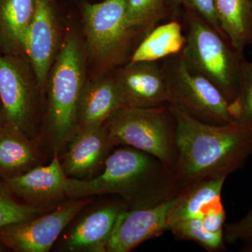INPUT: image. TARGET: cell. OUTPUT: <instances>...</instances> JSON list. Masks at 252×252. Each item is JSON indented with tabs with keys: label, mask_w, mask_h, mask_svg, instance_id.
<instances>
[{
	"label": "cell",
	"mask_w": 252,
	"mask_h": 252,
	"mask_svg": "<svg viewBox=\"0 0 252 252\" xmlns=\"http://www.w3.org/2000/svg\"><path fill=\"white\" fill-rule=\"evenodd\" d=\"M122 107L112 73L85 83L78 104L79 128L103 126Z\"/></svg>",
	"instance_id": "e0dca14e"
},
{
	"label": "cell",
	"mask_w": 252,
	"mask_h": 252,
	"mask_svg": "<svg viewBox=\"0 0 252 252\" xmlns=\"http://www.w3.org/2000/svg\"><path fill=\"white\" fill-rule=\"evenodd\" d=\"M176 196L155 206L126 209L121 212L107 244V252H130L169 230V212Z\"/></svg>",
	"instance_id": "7c38bea8"
},
{
	"label": "cell",
	"mask_w": 252,
	"mask_h": 252,
	"mask_svg": "<svg viewBox=\"0 0 252 252\" xmlns=\"http://www.w3.org/2000/svg\"><path fill=\"white\" fill-rule=\"evenodd\" d=\"M226 177L204 179L182 189L168 215V225L176 220L203 217L223 207L221 191Z\"/></svg>",
	"instance_id": "ac0fdd59"
},
{
	"label": "cell",
	"mask_w": 252,
	"mask_h": 252,
	"mask_svg": "<svg viewBox=\"0 0 252 252\" xmlns=\"http://www.w3.org/2000/svg\"><path fill=\"white\" fill-rule=\"evenodd\" d=\"M124 202H109L94 207L74 223L62 240V249L70 252H107V244Z\"/></svg>",
	"instance_id": "5bb4252c"
},
{
	"label": "cell",
	"mask_w": 252,
	"mask_h": 252,
	"mask_svg": "<svg viewBox=\"0 0 252 252\" xmlns=\"http://www.w3.org/2000/svg\"><path fill=\"white\" fill-rule=\"evenodd\" d=\"M103 172L88 180L67 178L68 198L120 195L128 209L155 206L181 191L172 169L157 158L124 146L111 153Z\"/></svg>",
	"instance_id": "7a4b0ae2"
},
{
	"label": "cell",
	"mask_w": 252,
	"mask_h": 252,
	"mask_svg": "<svg viewBox=\"0 0 252 252\" xmlns=\"http://www.w3.org/2000/svg\"><path fill=\"white\" fill-rule=\"evenodd\" d=\"M175 238L184 240H191L210 252L223 251L225 250L223 233H212L204 226L200 219L190 218L176 220L169 225Z\"/></svg>",
	"instance_id": "603a6c76"
},
{
	"label": "cell",
	"mask_w": 252,
	"mask_h": 252,
	"mask_svg": "<svg viewBox=\"0 0 252 252\" xmlns=\"http://www.w3.org/2000/svg\"><path fill=\"white\" fill-rule=\"evenodd\" d=\"M23 56L0 54V102L6 123L40 144L35 88Z\"/></svg>",
	"instance_id": "9c48e42d"
},
{
	"label": "cell",
	"mask_w": 252,
	"mask_h": 252,
	"mask_svg": "<svg viewBox=\"0 0 252 252\" xmlns=\"http://www.w3.org/2000/svg\"><path fill=\"white\" fill-rule=\"evenodd\" d=\"M46 160L44 149L14 126L6 125L0 131V180L23 175Z\"/></svg>",
	"instance_id": "2e32d148"
},
{
	"label": "cell",
	"mask_w": 252,
	"mask_h": 252,
	"mask_svg": "<svg viewBox=\"0 0 252 252\" xmlns=\"http://www.w3.org/2000/svg\"><path fill=\"white\" fill-rule=\"evenodd\" d=\"M166 19H174L171 0H126L127 25L143 38Z\"/></svg>",
	"instance_id": "7402d4cb"
},
{
	"label": "cell",
	"mask_w": 252,
	"mask_h": 252,
	"mask_svg": "<svg viewBox=\"0 0 252 252\" xmlns=\"http://www.w3.org/2000/svg\"><path fill=\"white\" fill-rule=\"evenodd\" d=\"M161 66L168 103L203 122L233 124L229 103L223 94L206 78L190 70L180 54L163 59Z\"/></svg>",
	"instance_id": "52a82bcc"
},
{
	"label": "cell",
	"mask_w": 252,
	"mask_h": 252,
	"mask_svg": "<svg viewBox=\"0 0 252 252\" xmlns=\"http://www.w3.org/2000/svg\"><path fill=\"white\" fill-rule=\"evenodd\" d=\"M222 30L233 46L244 52L252 44V0H215Z\"/></svg>",
	"instance_id": "44dd1931"
},
{
	"label": "cell",
	"mask_w": 252,
	"mask_h": 252,
	"mask_svg": "<svg viewBox=\"0 0 252 252\" xmlns=\"http://www.w3.org/2000/svg\"><path fill=\"white\" fill-rule=\"evenodd\" d=\"M59 33L53 0H36L35 11L28 30L25 55L38 85L42 86L59 52Z\"/></svg>",
	"instance_id": "4fadbf2b"
},
{
	"label": "cell",
	"mask_w": 252,
	"mask_h": 252,
	"mask_svg": "<svg viewBox=\"0 0 252 252\" xmlns=\"http://www.w3.org/2000/svg\"><path fill=\"white\" fill-rule=\"evenodd\" d=\"M112 74L122 107L148 108L168 103L166 83L159 61H129Z\"/></svg>",
	"instance_id": "30bf717a"
},
{
	"label": "cell",
	"mask_w": 252,
	"mask_h": 252,
	"mask_svg": "<svg viewBox=\"0 0 252 252\" xmlns=\"http://www.w3.org/2000/svg\"><path fill=\"white\" fill-rule=\"evenodd\" d=\"M186 36L179 19L160 23L149 32L134 50L130 61H160L180 54L185 47Z\"/></svg>",
	"instance_id": "ffe728a7"
},
{
	"label": "cell",
	"mask_w": 252,
	"mask_h": 252,
	"mask_svg": "<svg viewBox=\"0 0 252 252\" xmlns=\"http://www.w3.org/2000/svg\"><path fill=\"white\" fill-rule=\"evenodd\" d=\"M171 6L174 19H178L182 7L189 8L200 15L220 35L228 39L219 21L215 0H171Z\"/></svg>",
	"instance_id": "484cf974"
},
{
	"label": "cell",
	"mask_w": 252,
	"mask_h": 252,
	"mask_svg": "<svg viewBox=\"0 0 252 252\" xmlns=\"http://www.w3.org/2000/svg\"><path fill=\"white\" fill-rule=\"evenodd\" d=\"M229 112L234 124L252 132V62L244 63L238 95Z\"/></svg>",
	"instance_id": "cb8c5ba5"
},
{
	"label": "cell",
	"mask_w": 252,
	"mask_h": 252,
	"mask_svg": "<svg viewBox=\"0 0 252 252\" xmlns=\"http://www.w3.org/2000/svg\"><path fill=\"white\" fill-rule=\"evenodd\" d=\"M6 119H5L2 107H1V102H0V131L2 130L3 127L6 125Z\"/></svg>",
	"instance_id": "f1b7e54d"
},
{
	"label": "cell",
	"mask_w": 252,
	"mask_h": 252,
	"mask_svg": "<svg viewBox=\"0 0 252 252\" xmlns=\"http://www.w3.org/2000/svg\"><path fill=\"white\" fill-rule=\"evenodd\" d=\"M223 235L225 243L228 245H234L238 241L252 244V207L241 220L224 224Z\"/></svg>",
	"instance_id": "4316f807"
},
{
	"label": "cell",
	"mask_w": 252,
	"mask_h": 252,
	"mask_svg": "<svg viewBox=\"0 0 252 252\" xmlns=\"http://www.w3.org/2000/svg\"><path fill=\"white\" fill-rule=\"evenodd\" d=\"M204 226L212 233H223L225 224V212L224 207L207 214L201 219Z\"/></svg>",
	"instance_id": "83f0119b"
},
{
	"label": "cell",
	"mask_w": 252,
	"mask_h": 252,
	"mask_svg": "<svg viewBox=\"0 0 252 252\" xmlns=\"http://www.w3.org/2000/svg\"><path fill=\"white\" fill-rule=\"evenodd\" d=\"M48 212L50 211L29 206L20 201L4 182L0 180V228L34 218Z\"/></svg>",
	"instance_id": "d4e9b609"
},
{
	"label": "cell",
	"mask_w": 252,
	"mask_h": 252,
	"mask_svg": "<svg viewBox=\"0 0 252 252\" xmlns=\"http://www.w3.org/2000/svg\"><path fill=\"white\" fill-rule=\"evenodd\" d=\"M113 148L104 125L79 129L60 158L63 171L69 179L92 178Z\"/></svg>",
	"instance_id": "9a60e30c"
},
{
	"label": "cell",
	"mask_w": 252,
	"mask_h": 252,
	"mask_svg": "<svg viewBox=\"0 0 252 252\" xmlns=\"http://www.w3.org/2000/svg\"><path fill=\"white\" fill-rule=\"evenodd\" d=\"M81 11L88 52L106 70L124 64L135 41L143 36L126 21V0H84Z\"/></svg>",
	"instance_id": "8992f818"
},
{
	"label": "cell",
	"mask_w": 252,
	"mask_h": 252,
	"mask_svg": "<svg viewBox=\"0 0 252 252\" xmlns=\"http://www.w3.org/2000/svg\"><path fill=\"white\" fill-rule=\"evenodd\" d=\"M186 44L180 55L192 72L206 78L220 91L229 104L236 99L244 52L220 35L200 15L182 7Z\"/></svg>",
	"instance_id": "277c9868"
},
{
	"label": "cell",
	"mask_w": 252,
	"mask_h": 252,
	"mask_svg": "<svg viewBox=\"0 0 252 252\" xmlns=\"http://www.w3.org/2000/svg\"><path fill=\"white\" fill-rule=\"evenodd\" d=\"M67 179L60 155L56 153L48 165H39L3 182L23 203L51 211L69 199L65 192Z\"/></svg>",
	"instance_id": "8fae6325"
},
{
	"label": "cell",
	"mask_w": 252,
	"mask_h": 252,
	"mask_svg": "<svg viewBox=\"0 0 252 252\" xmlns=\"http://www.w3.org/2000/svg\"><path fill=\"white\" fill-rule=\"evenodd\" d=\"M49 73L47 126L40 144L52 156L60 155L79 130L78 104L85 81L82 49L75 36L63 41Z\"/></svg>",
	"instance_id": "3957f363"
},
{
	"label": "cell",
	"mask_w": 252,
	"mask_h": 252,
	"mask_svg": "<svg viewBox=\"0 0 252 252\" xmlns=\"http://www.w3.org/2000/svg\"><path fill=\"white\" fill-rule=\"evenodd\" d=\"M113 147L127 146L154 156L172 169L177 158L176 122L167 104L122 107L104 124Z\"/></svg>",
	"instance_id": "5b68a950"
},
{
	"label": "cell",
	"mask_w": 252,
	"mask_h": 252,
	"mask_svg": "<svg viewBox=\"0 0 252 252\" xmlns=\"http://www.w3.org/2000/svg\"><path fill=\"white\" fill-rule=\"evenodd\" d=\"M94 199L69 198L51 211L0 228V244L15 252H49L61 233Z\"/></svg>",
	"instance_id": "ba28073f"
},
{
	"label": "cell",
	"mask_w": 252,
	"mask_h": 252,
	"mask_svg": "<svg viewBox=\"0 0 252 252\" xmlns=\"http://www.w3.org/2000/svg\"><path fill=\"white\" fill-rule=\"evenodd\" d=\"M175 119L177 158L172 170L181 190L204 179L240 170L252 154V132L234 124L216 125L167 103Z\"/></svg>",
	"instance_id": "6da1fadb"
},
{
	"label": "cell",
	"mask_w": 252,
	"mask_h": 252,
	"mask_svg": "<svg viewBox=\"0 0 252 252\" xmlns=\"http://www.w3.org/2000/svg\"><path fill=\"white\" fill-rule=\"evenodd\" d=\"M6 250H7V249L5 248V247L3 246L2 245H1V244H0V252L6 251Z\"/></svg>",
	"instance_id": "f546056e"
},
{
	"label": "cell",
	"mask_w": 252,
	"mask_h": 252,
	"mask_svg": "<svg viewBox=\"0 0 252 252\" xmlns=\"http://www.w3.org/2000/svg\"><path fill=\"white\" fill-rule=\"evenodd\" d=\"M36 0H0V49L25 55V43L35 11Z\"/></svg>",
	"instance_id": "d6986e66"
}]
</instances>
